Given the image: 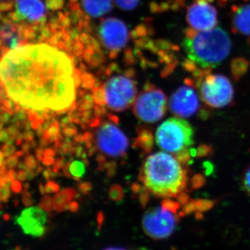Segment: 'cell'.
Returning <instances> with one entry per match:
<instances>
[{
  "label": "cell",
  "instance_id": "1",
  "mask_svg": "<svg viewBox=\"0 0 250 250\" xmlns=\"http://www.w3.org/2000/svg\"><path fill=\"white\" fill-rule=\"evenodd\" d=\"M0 75L8 98L22 107L62 111L75 102L78 81L73 62L65 52L47 44L6 51Z\"/></svg>",
  "mask_w": 250,
  "mask_h": 250
},
{
  "label": "cell",
  "instance_id": "2",
  "mask_svg": "<svg viewBox=\"0 0 250 250\" xmlns=\"http://www.w3.org/2000/svg\"><path fill=\"white\" fill-rule=\"evenodd\" d=\"M140 177L149 192L163 198L183 195L187 187L188 171L183 163L166 152H156L148 156Z\"/></svg>",
  "mask_w": 250,
  "mask_h": 250
},
{
  "label": "cell",
  "instance_id": "3",
  "mask_svg": "<svg viewBox=\"0 0 250 250\" xmlns=\"http://www.w3.org/2000/svg\"><path fill=\"white\" fill-rule=\"evenodd\" d=\"M184 48L188 57L202 69L210 70L228 57L231 41L228 33L221 28L200 31L184 39Z\"/></svg>",
  "mask_w": 250,
  "mask_h": 250
},
{
  "label": "cell",
  "instance_id": "4",
  "mask_svg": "<svg viewBox=\"0 0 250 250\" xmlns=\"http://www.w3.org/2000/svg\"><path fill=\"white\" fill-rule=\"evenodd\" d=\"M194 130L182 118H172L159 125L156 130V144L166 152L179 156L188 152L194 143Z\"/></svg>",
  "mask_w": 250,
  "mask_h": 250
},
{
  "label": "cell",
  "instance_id": "5",
  "mask_svg": "<svg viewBox=\"0 0 250 250\" xmlns=\"http://www.w3.org/2000/svg\"><path fill=\"white\" fill-rule=\"evenodd\" d=\"M179 204L167 199L161 207L152 208L143 215V231L155 240L166 239L174 232L179 223Z\"/></svg>",
  "mask_w": 250,
  "mask_h": 250
},
{
  "label": "cell",
  "instance_id": "6",
  "mask_svg": "<svg viewBox=\"0 0 250 250\" xmlns=\"http://www.w3.org/2000/svg\"><path fill=\"white\" fill-rule=\"evenodd\" d=\"M210 70L202 69L197 73V86L202 100L213 108H223L231 103L233 88L225 75H212Z\"/></svg>",
  "mask_w": 250,
  "mask_h": 250
},
{
  "label": "cell",
  "instance_id": "7",
  "mask_svg": "<svg viewBox=\"0 0 250 250\" xmlns=\"http://www.w3.org/2000/svg\"><path fill=\"white\" fill-rule=\"evenodd\" d=\"M167 98L162 90L148 85L134 103L135 116L144 123H154L165 116Z\"/></svg>",
  "mask_w": 250,
  "mask_h": 250
},
{
  "label": "cell",
  "instance_id": "8",
  "mask_svg": "<svg viewBox=\"0 0 250 250\" xmlns=\"http://www.w3.org/2000/svg\"><path fill=\"white\" fill-rule=\"evenodd\" d=\"M105 103L110 109L123 111L136 101L137 88L134 81L124 76L112 77L103 86Z\"/></svg>",
  "mask_w": 250,
  "mask_h": 250
},
{
  "label": "cell",
  "instance_id": "9",
  "mask_svg": "<svg viewBox=\"0 0 250 250\" xmlns=\"http://www.w3.org/2000/svg\"><path fill=\"white\" fill-rule=\"evenodd\" d=\"M97 146L106 155L118 157L127 149L129 141L124 133L116 125L105 123L97 133Z\"/></svg>",
  "mask_w": 250,
  "mask_h": 250
},
{
  "label": "cell",
  "instance_id": "10",
  "mask_svg": "<svg viewBox=\"0 0 250 250\" xmlns=\"http://www.w3.org/2000/svg\"><path fill=\"white\" fill-rule=\"evenodd\" d=\"M100 36L106 49L112 52L121 50L126 45L129 38L127 27L121 20L108 18L100 24Z\"/></svg>",
  "mask_w": 250,
  "mask_h": 250
},
{
  "label": "cell",
  "instance_id": "11",
  "mask_svg": "<svg viewBox=\"0 0 250 250\" xmlns=\"http://www.w3.org/2000/svg\"><path fill=\"white\" fill-rule=\"evenodd\" d=\"M169 106L174 116L188 118L195 115L200 108V101L192 85L179 87L171 96Z\"/></svg>",
  "mask_w": 250,
  "mask_h": 250
},
{
  "label": "cell",
  "instance_id": "12",
  "mask_svg": "<svg viewBox=\"0 0 250 250\" xmlns=\"http://www.w3.org/2000/svg\"><path fill=\"white\" fill-rule=\"evenodd\" d=\"M187 20L195 30L208 31L217 25L218 15L214 6L205 0H198L188 9Z\"/></svg>",
  "mask_w": 250,
  "mask_h": 250
},
{
  "label": "cell",
  "instance_id": "13",
  "mask_svg": "<svg viewBox=\"0 0 250 250\" xmlns=\"http://www.w3.org/2000/svg\"><path fill=\"white\" fill-rule=\"evenodd\" d=\"M23 232L35 238H41L47 231V215L39 207H29L15 218Z\"/></svg>",
  "mask_w": 250,
  "mask_h": 250
},
{
  "label": "cell",
  "instance_id": "14",
  "mask_svg": "<svg viewBox=\"0 0 250 250\" xmlns=\"http://www.w3.org/2000/svg\"><path fill=\"white\" fill-rule=\"evenodd\" d=\"M16 19L39 23L45 20V6L41 0H14Z\"/></svg>",
  "mask_w": 250,
  "mask_h": 250
},
{
  "label": "cell",
  "instance_id": "15",
  "mask_svg": "<svg viewBox=\"0 0 250 250\" xmlns=\"http://www.w3.org/2000/svg\"><path fill=\"white\" fill-rule=\"evenodd\" d=\"M82 5L90 17H101L111 11L113 0H82Z\"/></svg>",
  "mask_w": 250,
  "mask_h": 250
},
{
  "label": "cell",
  "instance_id": "16",
  "mask_svg": "<svg viewBox=\"0 0 250 250\" xmlns=\"http://www.w3.org/2000/svg\"><path fill=\"white\" fill-rule=\"evenodd\" d=\"M233 25L237 32L250 36V4L238 8L233 16Z\"/></svg>",
  "mask_w": 250,
  "mask_h": 250
},
{
  "label": "cell",
  "instance_id": "17",
  "mask_svg": "<svg viewBox=\"0 0 250 250\" xmlns=\"http://www.w3.org/2000/svg\"><path fill=\"white\" fill-rule=\"evenodd\" d=\"M75 195V190L72 188L65 189L59 192L54 198V209L58 212L65 210L66 206H68V204L71 201Z\"/></svg>",
  "mask_w": 250,
  "mask_h": 250
},
{
  "label": "cell",
  "instance_id": "18",
  "mask_svg": "<svg viewBox=\"0 0 250 250\" xmlns=\"http://www.w3.org/2000/svg\"><path fill=\"white\" fill-rule=\"evenodd\" d=\"M139 143L140 146L145 150H149L152 146V136L149 131L144 130L142 132L140 133L139 138Z\"/></svg>",
  "mask_w": 250,
  "mask_h": 250
},
{
  "label": "cell",
  "instance_id": "19",
  "mask_svg": "<svg viewBox=\"0 0 250 250\" xmlns=\"http://www.w3.org/2000/svg\"><path fill=\"white\" fill-rule=\"evenodd\" d=\"M70 172L73 177L80 178L85 174V166L81 161H75L71 164L70 167Z\"/></svg>",
  "mask_w": 250,
  "mask_h": 250
},
{
  "label": "cell",
  "instance_id": "20",
  "mask_svg": "<svg viewBox=\"0 0 250 250\" xmlns=\"http://www.w3.org/2000/svg\"><path fill=\"white\" fill-rule=\"evenodd\" d=\"M117 5L122 9L130 11L139 4V0H115Z\"/></svg>",
  "mask_w": 250,
  "mask_h": 250
},
{
  "label": "cell",
  "instance_id": "21",
  "mask_svg": "<svg viewBox=\"0 0 250 250\" xmlns=\"http://www.w3.org/2000/svg\"><path fill=\"white\" fill-rule=\"evenodd\" d=\"M109 197L113 201H120L123 197V190L119 185H115L110 189Z\"/></svg>",
  "mask_w": 250,
  "mask_h": 250
},
{
  "label": "cell",
  "instance_id": "22",
  "mask_svg": "<svg viewBox=\"0 0 250 250\" xmlns=\"http://www.w3.org/2000/svg\"><path fill=\"white\" fill-rule=\"evenodd\" d=\"M242 184L247 193L250 195V166L246 169L243 174Z\"/></svg>",
  "mask_w": 250,
  "mask_h": 250
},
{
  "label": "cell",
  "instance_id": "23",
  "mask_svg": "<svg viewBox=\"0 0 250 250\" xmlns=\"http://www.w3.org/2000/svg\"><path fill=\"white\" fill-rule=\"evenodd\" d=\"M40 208L45 211L49 212L52 209V199L49 196H45L41 200Z\"/></svg>",
  "mask_w": 250,
  "mask_h": 250
},
{
  "label": "cell",
  "instance_id": "24",
  "mask_svg": "<svg viewBox=\"0 0 250 250\" xmlns=\"http://www.w3.org/2000/svg\"><path fill=\"white\" fill-rule=\"evenodd\" d=\"M10 197V191L8 187L5 186L4 187H1V199L3 202H7Z\"/></svg>",
  "mask_w": 250,
  "mask_h": 250
},
{
  "label": "cell",
  "instance_id": "25",
  "mask_svg": "<svg viewBox=\"0 0 250 250\" xmlns=\"http://www.w3.org/2000/svg\"><path fill=\"white\" fill-rule=\"evenodd\" d=\"M59 187L57 184L54 183H49L46 186L45 192L47 193H51V192H55L58 191Z\"/></svg>",
  "mask_w": 250,
  "mask_h": 250
},
{
  "label": "cell",
  "instance_id": "26",
  "mask_svg": "<svg viewBox=\"0 0 250 250\" xmlns=\"http://www.w3.org/2000/svg\"><path fill=\"white\" fill-rule=\"evenodd\" d=\"M23 203L26 206H30L32 205V200H31L30 195L27 192H24L22 197Z\"/></svg>",
  "mask_w": 250,
  "mask_h": 250
},
{
  "label": "cell",
  "instance_id": "27",
  "mask_svg": "<svg viewBox=\"0 0 250 250\" xmlns=\"http://www.w3.org/2000/svg\"><path fill=\"white\" fill-rule=\"evenodd\" d=\"M69 210H70L71 212H77L79 209V205L77 202H72L71 203L69 204L68 207H67Z\"/></svg>",
  "mask_w": 250,
  "mask_h": 250
},
{
  "label": "cell",
  "instance_id": "28",
  "mask_svg": "<svg viewBox=\"0 0 250 250\" xmlns=\"http://www.w3.org/2000/svg\"><path fill=\"white\" fill-rule=\"evenodd\" d=\"M104 222V215L102 212H99L98 214V231L101 230L102 225Z\"/></svg>",
  "mask_w": 250,
  "mask_h": 250
},
{
  "label": "cell",
  "instance_id": "29",
  "mask_svg": "<svg viewBox=\"0 0 250 250\" xmlns=\"http://www.w3.org/2000/svg\"><path fill=\"white\" fill-rule=\"evenodd\" d=\"M80 189L81 191L83 193H88L90 189V185L89 184H83L80 186Z\"/></svg>",
  "mask_w": 250,
  "mask_h": 250
},
{
  "label": "cell",
  "instance_id": "30",
  "mask_svg": "<svg viewBox=\"0 0 250 250\" xmlns=\"http://www.w3.org/2000/svg\"><path fill=\"white\" fill-rule=\"evenodd\" d=\"M13 190L14 191L18 192L21 191V186L19 183H14L13 184Z\"/></svg>",
  "mask_w": 250,
  "mask_h": 250
},
{
  "label": "cell",
  "instance_id": "31",
  "mask_svg": "<svg viewBox=\"0 0 250 250\" xmlns=\"http://www.w3.org/2000/svg\"><path fill=\"white\" fill-rule=\"evenodd\" d=\"M104 250H126L121 248H108Z\"/></svg>",
  "mask_w": 250,
  "mask_h": 250
},
{
  "label": "cell",
  "instance_id": "32",
  "mask_svg": "<svg viewBox=\"0 0 250 250\" xmlns=\"http://www.w3.org/2000/svg\"><path fill=\"white\" fill-rule=\"evenodd\" d=\"M4 220H6V221H8V220L10 219V216L9 215L6 214L4 215Z\"/></svg>",
  "mask_w": 250,
  "mask_h": 250
},
{
  "label": "cell",
  "instance_id": "33",
  "mask_svg": "<svg viewBox=\"0 0 250 250\" xmlns=\"http://www.w3.org/2000/svg\"><path fill=\"white\" fill-rule=\"evenodd\" d=\"M12 250H22L21 249V248H20V247L17 246V247H16V248H15V249Z\"/></svg>",
  "mask_w": 250,
  "mask_h": 250
},
{
  "label": "cell",
  "instance_id": "34",
  "mask_svg": "<svg viewBox=\"0 0 250 250\" xmlns=\"http://www.w3.org/2000/svg\"><path fill=\"white\" fill-rule=\"evenodd\" d=\"M135 250H147L145 249V248H139V249Z\"/></svg>",
  "mask_w": 250,
  "mask_h": 250
},
{
  "label": "cell",
  "instance_id": "35",
  "mask_svg": "<svg viewBox=\"0 0 250 250\" xmlns=\"http://www.w3.org/2000/svg\"><path fill=\"white\" fill-rule=\"evenodd\" d=\"M1 1H4V0H1Z\"/></svg>",
  "mask_w": 250,
  "mask_h": 250
}]
</instances>
